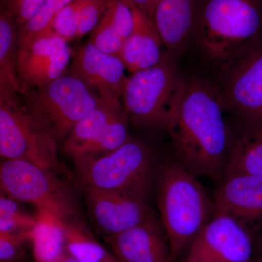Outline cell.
Instances as JSON below:
<instances>
[{
  "label": "cell",
  "instance_id": "obj_6",
  "mask_svg": "<svg viewBox=\"0 0 262 262\" xmlns=\"http://www.w3.org/2000/svg\"><path fill=\"white\" fill-rule=\"evenodd\" d=\"M75 169L80 187L127 193L146 201L158 174L152 150L132 136L113 152Z\"/></svg>",
  "mask_w": 262,
  "mask_h": 262
},
{
  "label": "cell",
  "instance_id": "obj_1",
  "mask_svg": "<svg viewBox=\"0 0 262 262\" xmlns=\"http://www.w3.org/2000/svg\"><path fill=\"white\" fill-rule=\"evenodd\" d=\"M214 82L187 79L180 104L169 123L173 158L198 177L221 181L232 150L234 129Z\"/></svg>",
  "mask_w": 262,
  "mask_h": 262
},
{
  "label": "cell",
  "instance_id": "obj_33",
  "mask_svg": "<svg viewBox=\"0 0 262 262\" xmlns=\"http://www.w3.org/2000/svg\"><path fill=\"white\" fill-rule=\"evenodd\" d=\"M259 249H256V254H255L254 261L253 262H262V244Z\"/></svg>",
  "mask_w": 262,
  "mask_h": 262
},
{
  "label": "cell",
  "instance_id": "obj_9",
  "mask_svg": "<svg viewBox=\"0 0 262 262\" xmlns=\"http://www.w3.org/2000/svg\"><path fill=\"white\" fill-rule=\"evenodd\" d=\"M58 143L42 128L20 102L0 100V155L4 160L30 162L53 173L63 172Z\"/></svg>",
  "mask_w": 262,
  "mask_h": 262
},
{
  "label": "cell",
  "instance_id": "obj_14",
  "mask_svg": "<svg viewBox=\"0 0 262 262\" xmlns=\"http://www.w3.org/2000/svg\"><path fill=\"white\" fill-rule=\"evenodd\" d=\"M105 239L119 262H173L168 238L158 218Z\"/></svg>",
  "mask_w": 262,
  "mask_h": 262
},
{
  "label": "cell",
  "instance_id": "obj_4",
  "mask_svg": "<svg viewBox=\"0 0 262 262\" xmlns=\"http://www.w3.org/2000/svg\"><path fill=\"white\" fill-rule=\"evenodd\" d=\"M186 82L167 51L158 64L133 73L122 95L129 121L138 128L167 130Z\"/></svg>",
  "mask_w": 262,
  "mask_h": 262
},
{
  "label": "cell",
  "instance_id": "obj_25",
  "mask_svg": "<svg viewBox=\"0 0 262 262\" xmlns=\"http://www.w3.org/2000/svg\"><path fill=\"white\" fill-rule=\"evenodd\" d=\"M72 0H46L33 18L19 28V43L25 42L47 28L55 15Z\"/></svg>",
  "mask_w": 262,
  "mask_h": 262
},
{
  "label": "cell",
  "instance_id": "obj_31",
  "mask_svg": "<svg viewBox=\"0 0 262 262\" xmlns=\"http://www.w3.org/2000/svg\"><path fill=\"white\" fill-rule=\"evenodd\" d=\"M141 11L145 13L151 18L150 15V0H130Z\"/></svg>",
  "mask_w": 262,
  "mask_h": 262
},
{
  "label": "cell",
  "instance_id": "obj_28",
  "mask_svg": "<svg viewBox=\"0 0 262 262\" xmlns=\"http://www.w3.org/2000/svg\"><path fill=\"white\" fill-rule=\"evenodd\" d=\"M77 7L78 32L77 39L94 30L102 18L108 0H75Z\"/></svg>",
  "mask_w": 262,
  "mask_h": 262
},
{
  "label": "cell",
  "instance_id": "obj_3",
  "mask_svg": "<svg viewBox=\"0 0 262 262\" xmlns=\"http://www.w3.org/2000/svg\"><path fill=\"white\" fill-rule=\"evenodd\" d=\"M157 206L173 262L184 260L188 249L215 213L214 202L195 176L173 158L165 160L156 178Z\"/></svg>",
  "mask_w": 262,
  "mask_h": 262
},
{
  "label": "cell",
  "instance_id": "obj_29",
  "mask_svg": "<svg viewBox=\"0 0 262 262\" xmlns=\"http://www.w3.org/2000/svg\"><path fill=\"white\" fill-rule=\"evenodd\" d=\"M29 234L0 233V262H27Z\"/></svg>",
  "mask_w": 262,
  "mask_h": 262
},
{
  "label": "cell",
  "instance_id": "obj_30",
  "mask_svg": "<svg viewBox=\"0 0 262 262\" xmlns=\"http://www.w3.org/2000/svg\"><path fill=\"white\" fill-rule=\"evenodd\" d=\"M46 0H4L3 7L11 14L19 28L33 18Z\"/></svg>",
  "mask_w": 262,
  "mask_h": 262
},
{
  "label": "cell",
  "instance_id": "obj_23",
  "mask_svg": "<svg viewBox=\"0 0 262 262\" xmlns=\"http://www.w3.org/2000/svg\"><path fill=\"white\" fill-rule=\"evenodd\" d=\"M64 222L66 250L79 262H101L108 252L94 238L81 217Z\"/></svg>",
  "mask_w": 262,
  "mask_h": 262
},
{
  "label": "cell",
  "instance_id": "obj_32",
  "mask_svg": "<svg viewBox=\"0 0 262 262\" xmlns=\"http://www.w3.org/2000/svg\"><path fill=\"white\" fill-rule=\"evenodd\" d=\"M52 262H79L77 259H75L73 256H71L70 253L66 252L64 254L62 255L61 257L57 258L56 260Z\"/></svg>",
  "mask_w": 262,
  "mask_h": 262
},
{
  "label": "cell",
  "instance_id": "obj_27",
  "mask_svg": "<svg viewBox=\"0 0 262 262\" xmlns=\"http://www.w3.org/2000/svg\"><path fill=\"white\" fill-rule=\"evenodd\" d=\"M89 42L99 51L120 58L125 40L104 13L99 23L92 31Z\"/></svg>",
  "mask_w": 262,
  "mask_h": 262
},
{
  "label": "cell",
  "instance_id": "obj_22",
  "mask_svg": "<svg viewBox=\"0 0 262 262\" xmlns=\"http://www.w3.org/2000/svg\"><path fill=\"white\" fill-rule=\"evenodd\" d=\"M129 119L124 110L110 122L101 136L72 158L75 168L110 154L130 139Z\"/></svg>",
  "mask_w": 262,
  "mask_h": 262
},
{
  "label": "cell",
  "instance_id": "obj_26",
  "mask_svg": "<svg viewBox=\"0 0 262 262\" xmlns=\"http://www.w3.org/2000/svg\"><path fill=\"white\" fill-rule=\"evenodd\" d=\"M77 32L78 20L77 7L75 0H72L57 13L47 28L35 37L41 36H56L62 38L67 42H70L77 39Z\"/></svg>",
  "mask_w": 262,
  "mask_h": 262
},
{
  "label": "cell",
  "instance_id": "obj_19",
  "mask_svg": "<svg viewBox=\"0 0 262 262\" xmlns=\"http://www.w3.org/2000/svg\"><path fill=\"white\" fill-rule=\"evenodd\" d=\"M234 174L262 177V125L237 123L224 177Z\"/></svg>",
  "mask_w": 262,
  "mask_h": 262
},
{
  "label": "cell",
  "instance_id": "obj_21",
  "mask_svg": "<svg viewBox=\"0 0 262 262\" xmlns=\"http://www.w3.org/2000/svg\"><path fill=\"white\" fill-rule=\"evenodd\" d=\"M29 234L34 262H52L67 252L64 222L50 212L37 210Z\"/></svg>",
  "mask_w": 262,
  "mask_h": 262
},
{
  "label": "cell",
  "instance_id": "obj_12",
  "mask_svg": "<svg viewBox=\"0 0 262 262\" xmlns=\"http://www.w3.org/2000/svg\"><path fill=\"white\" fill-rule=\"evenodd\" d=\"M72 52L56 36H41L19 43L17 72L21 90L44 87L64 75Z\"/></svg>",
  "mask_w": 262,
  "mask_h": 262
},
{
  "label": "cell",
  "instance_id": "obj_16",
  "mask_svg": "<svg viewBox=\"0 0 262 262\" xmlns=\"http://www.w3.org/2000/svg\"><path fill=\"white\" fill-rule=\"evenodd\" d=\"M132 3L134 29L124 42L120 59L131 73L158 64L165 51L163 43L152 19Z\"/></svg>",
  "mask_w": 262,
  "mask_h": 262
},
{
  "label": "cell",
  "instance_id": "obj_10",
  "mask_svg": "<svg viewBox=\"0 0 262 262\" xmlns=\"http://www.w3.org/2000/svg\"><path fill=\"white\" fill-rule=\"evenodd\" d=\"M256 249L250 227L232 215L215 211L183 262H253Z\"/></svg>",
  "mask_w": 262,
  "mask_h": 262
},
{
  "label": "cell",
  "instance_id": "obj_20",
  "mask_svg": "<svg viewBox=\"0 0 262 262\" xmlns=\"http://www.w3.org/2000/svg\"><path fill=\"white\" fill-rule=\"evenodd\" d=\"M124 110L120 101L103 99L97 107L77 122L71 130L62 144L63 152L72 159L75 158L96 141L110 122Z\"/></svg>",
  "mask_w": 262,
  "mask_h": 262
},
{
  "label": "cell",
  "instance_id": "obj_15",
  "mask_svg": "<svg viewBox=\"0 0 262 262\" xmlns=\"http://www.w3.org/2000/svg\"><path fill=\"white\" fill-rule=\"evenodd\" d=\"M215 211L222 212L248 227L262 221V177L234 174L224 177L215 192Z\"/></svg>",
  "mask_w": 262,
  "mask_h": 262
},
{
  "label": "cell",
  "instance_id": "obj_24",
  "mask_svg": "<svg viewBox=\"0 0 262 262\" xmlns=\"http://www.w3.org/2000/svg\"><path fill=\"white\" fill-rule=\"evenodd\" d=\"M35 224V215L23 211L17 201L1 192L0 195V233L29 232Z\"/></svg>",
  "mask_w": 262,
  "mask_h": 262
},
{
  "label": "cell",
  "instance_id": "obj_11",
  "mask_svg": "<svg viewBox=\"0 0 262 262\" xmlns=\"http://www.w3.org/2000/svg\"><path fill=\"white\" fill-rule=\"evenodd\" d=\"M80 188L90 216L104 238L157 218L143 198L117 191Z\"/></svg>",
  "mask_w": 262,
  "mask_h": 262
},
{
  "label": "cell",
  "instance_id": "obj_34",
  "mask_svg": "<svg viewBox=\"0 0 262 262\" xmlns=\"http://www.w3.org/2000/svg\"><path fill=\"white\" fill-rule=\"evenodd\" d=\"M101 262H119L118 260L117 259V258L114 256L112 253H108L107 256L104 258Z\"/></svg>",
  "mask_w": 262,
  "mask_h": 262
},
{
  "label": "cell",
  "instance_id": "obj_5",
  "mask_svg": "<svg viewBox=\"0 0 262 262\" xmlns=\"http://www.w3.org/2000/svg\"><path fill=\"white\" fill-rule=\"evenodd\" d=\"M19 97L20 106L58 144H63L77 122L103 101L72 72L44 87L23 90Z\"/></svg>",
  "mask_w": 262,
  "mask_h": 262
},
{
  "label": "cell",
  "instance_id": "obj_13",
  "mask_svg": "<svg viewBox=\"0 0 262 262\" xmlns=\"http://www.w3.org/2000/svg\"><path fill=\"white\" fill-rule=\"evenodd\" d=\"M123 62L119 57L99 51L89 42L74 52L71 72L100 97L108 101H120L128 77Z\"/></svg>",
  "mask_w": 262,
  "mask_h": 262
},
{
  "label": "cell",
  "instance_id": "obj_8",
  "mask_svg": "<svg viewBox=\"0 0 262 262\" xmlns=\"http://www.w3.org/2000/svg\"><path fill=\"white\" fill-rule=\"evenodd\" d=\"M218 71L215 88L237 123L262 125V38Z\"/></svg>",
  "mask_w": 262,
  "mask_h": 262
},
{
  "label": "cell",
  "instance_id": "obj_2",
  "mask_svg": "<svg viewBox=\"0 0 262 262\" xmlns=\"http://www.w3.org/2000/svg\"><path fill=\"white\" fill-rule=\"evenodd\" d=\"M262 38V0H196L190 42L217 70Z\"/></svg>",
  "mask_w": 262,
  "mask_h": 262
},
{
  "label": "cell",
  "instance_id": "obj_7",
  "mask_svg": "<svg viewBox=\"0 0 262 262\" xmlns=\"http://www.w3.org/2000/svg\"><path fill=\"white\" fill-rule=\"evenodd\" d=\"M0 187L2 192L15 201L32 204L63 221L80 217L79 201L70 184L30 162L2 161Z\"/></svg>",
  "mask_w": 262,
  "mask_h": 262
},
{
  "label": "cell",
  "instance_id": "obj_18",
  "mask_svg": "<svg viewBox=\"0 0 262 262\" xmlns=\"http://www.w3.org/2000/svg\"><path fill=\"white\" fill-rule=\"evenodd\" d=\"M19 48V27L4 7L0 12V100L19 103L20 87L17 61Z\"/></svg>",
  "mask_w": 262,
  "mask_h": 262
},
{
  "label": "cell",
  "instance_id": "obj_17",
  "mask_svg": "<svg viewBox=\"0 0 262 262\" xmlns=\"http://www.w3.org/2000/svg\"><path fill=\"white\" fill-rule=\"evenodd\" d=\"M196 0H159L153 21L173 59L190 42Z\"/></svg>",
  "mask_w": 262,
  "mask_h": 262
}]
</instances>
